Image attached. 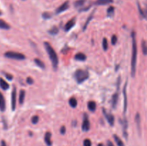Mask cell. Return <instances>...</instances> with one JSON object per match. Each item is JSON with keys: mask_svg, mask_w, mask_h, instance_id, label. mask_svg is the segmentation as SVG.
<instances>
[{"mask_svg": "<svg viewBox=\"0 0 147 146\" xmlns=\"http://www.w3.org/2000/svg\"><path fill=\"white\" fill-rule=\"evenodd\" d=\"M132 56L131 62V74L132 77H134L136 70V60H137V43H136V33L132 31Z\"/></svg>", "mask_w": 147, "mask_h": 146, "instance_id": "1", "label": "cell"}, {"mask_svg": "<svg viewBox=\"0 0 147 146\" xmlns=\"http://www.w3.org/2000/svg\"><path fill=\"white\" fill-rule=\"evenodd\" d=\"M44 47L45 48L46 51H47V54H48L49 58H50V61H51L53 69H54V70H56L57 69V67H58L59 63V60L57 53L55 52L53 47L50 45V43L47 42H45Z\"/></svg>", "mask_w": 147, "mask_h": 146, "instance_id": "2", "label": "cell"}, {"mask_svg": "<svg viewBox=\"0 0 147 146\" xmlns=\"http://www.w3.org/2000/svg\"><path fill=\"white\" fill-rule=\"evenodd\" d=\"M74 78L78 84H81L89 77V73L87 70L78 69L74 72Z\"/></svg>", "mask_w": 147, "mask_h": 146, "instance_id": "3", "label": "cell"}, {"mask_svg": "<svg viewBox=\"0 0 147 146\" xmlns=\"http://www.w3.org/2000/svg\"><path fill=\"white\" fill-rule=\"evenodd\" d=\"M4 57L9 59H12L16 60H25L26 57L24 54L20 52H16L8 51L4 53Z\"/></svg>", "mask_w": 147, "mask_h": 146, "instance_id": "4", "label": "cell"}, {"mask_svg": "<svg viewBox=\"0 0 147 146\" xmlns=\"http://www.w3.org/2000/svg\"><path fill=\"white\" fill-rule=\"evenodd\" d=\"M90 121L88 120V116L87 114L85 113L84 115H83V123H82V130L84 132H87L90 130Z\"/></svg>", "mask_w": 147, "mask_h": 146, "instance_id": "5", "label": "cell"}, {"mask_svg": "<svg viewBox=\"0 0 147 146\" xmlns=\"http://www.w3.org/2000/svg\"><path fill=\"white\" fill-rule=\"evenodd\" d=\"M16 105H17V88L15 86L13 87L12 91H11V110L14 111L16 109Z\"/></svg>", "mask_w": 147, "mask_h": 146, "instance_id": "6", "label": "cell"}, {"mask_svg": "<svg viewBox=\"0 0 147 146\" xmlns=\"http://www.w3.org/2000/svg\"><path fill=\"white\" fill-rule=\"evenodd\" d=\"M69 7H70V2H69V1H65L63 4H62L60 7H58L57 9H56L55 14H60V13L66 11V10H67Z\"/></svg>", "mask_w": 147, "mask_h": 146, "instance_id": "7", "label": "cell"}, {"mask_svg": "<svg viewBox=\"0 0 147 146\" xmlns=\"http://www.w3.org/2000/svg\"><path fill=\"white\" fill-rule=\"evenodd\" d=\"M103 115H104L105 117H106V120L108 121V123H109L111 126H113L114 125V122H115V119H114V116L111 113H109L106 112V110H105L104 108L103 109Z\"/></svg>", "mask_w": 147, "mask_h": 146, "instance_id": "8", "label": "cell"}, {"mask_svg": "<svg viewBox=\"0 0 147 146\" xmlns=\"http://www.w3.org/2000/svg\"><path fill=\"white\" fill-rule=\"evenodd\" d=\"M126 87H127V82L125 84L124 87H123V114H126V110H127V104H128V100H127V93H126Z\"/></svg>", "mask_w": 147, "mask_h": 146, "instance_id": "9", "label": "cell"}, {"mask_svg": "<svg viewBox=\"0 0 147 146\" xmlns=\"http://www.w3.org/2000/svg\"><path fill=\"white\" fill-rule=\"evenodd\" d=\"M121 123L122 125V127H123V136L126 139L128 138V133H127V128H128V121L127 119L126 118V117H123V119L122 120H121Z\"/></svg>", "mask_w": 147, "mask_h": 146, "instance_id": "10", "label": "cell"}, {"mask_svg": "<svg viewBox=\"0 0 147 146\" xmlns=\"http://www.w3.org/2000/svg\"><path fill=\"white\" fill-rule=\"evenodd\" d=\"M76 17H74V18H73V19H71L70 20H69V21L66 23L65 25V27H64L65 31H70V30L73 27H74L75 24H76Z\"/></svg>", "mask_w": 147, "mask_h": 146, "instance_id": "11", "label": "cell"}, {"mask_svg": "<svg viewBox=\"0 0 147 146\" xmlns=\"http://www.w3.org/2000/svg\"><path fill=\"white\" fill-rule=\"evenodd\" d=\"M117 90V92H115L114 94H113V96H112V100H111V105H112V107H113V109H115L116 107V105H117L118 104V101H119V92H118Z\"/></svg>", "mask_w": 147, "mask_h": 146, "instance_id": "12", "label": "cell"}, {"mask_svg": "<svg viewBox=\"0 0 147 146\" xmlns=\"http://www.w3.org/2000/svg\"><path fill=\"white\" fill-rule=\"evenodd\" d=\"M51 137H52V134L51 133H50V132H47V133H45V135L44 140H45V142L46 145H47V146H52V144H53L51 140Z\"/></svg>", "mask_w": 147, "mask_h": 146, "instance_id": "13", "label": "cell"}, {"mask_svg": "<svg viewBox=\"0 0 147 146\" xmlns=\"http://www.w3.org/2000/svg\"><path fill=\"white\" fill-rule=\"evenodd\" d=\"M86 0H76L73 4H74V7L76 8L80 9L83 8V7H84L86 6Z\"/></svg>", "mask_w": 147, "mask_h": 146, "instance_id": "14", "label": "cell"}, {"mask_svg": "<svg viewBox=\"0 0 147 146\" xmlns=\"http://www.w3.org/2000/svg\"><path fill=\"white\" fill-rule=\"evenodd\" d=\"M6 110V102L2 93L0 92V110L4 112Z\"/></svg>", "mask_w": 147, "mask_h": 146, "instance_id": "15", "label": "cell"}, {"mask_svg": "<svg viewBox=\"0 0 147 146\" xmlns=\"http://www.w3.org/2000/svg\"><path fill=\"white\" fill-rule=\"evenodd\" d=\"M74 59L76 60H77V61L83 62V61H86V59H87V57H86V54H83V53L79 52V53H77V54L75 55Z\"/></svg>", "mask_w": 147, "mask_h": 146, "instance_id": "16", "label": "cell"}, {"mask_svg": "<svg viewBox=\"0 0 147 146\" xmlns=\"http://www.w3.org/2000/svg\"><path fill=\"white\" fill-rule=\"evenodd\" d=\"M113 2V0H96L94 2L96 5H107V4H111Z\"/></svg>", "mask_w": 147, "mask_h": 146, "instance_id": "17", "label": "cell"}, {"mask_svg": "<svg viewBox=\"0 0 147 146\" xmlns=\"http://www.w3.org/2000/svg\"><path fill=\"white\" fill-rule=\"evenodd\" d=\"M135 122H136V127H137L138 131L140 133L141 132V116L139 113H136V116H135Z\"/></svg>", "mask_w": 147, "mask_h": 146, "instance_id": "18", "label": "cell"}, {"mask_svg": "<svg viewBox=\"0 0 147 146\" xmlns=\"http://www.w3.org/2000/svg\"><path fill=\"white\" fill-rule=\"evenodd\" d=\"M94 13H95V10H93V11L91 12V14L89 15V17H88L87 20L86 21V22H85L84 25H83V31H85V30L86 29V28H87L88 25V24L90 23V21H91L92 19L93 18V15H94Z\"/></svg>", "mask_w": 147, "mask_h": 146, "instance_id": "19", "label": "cell"}, {"mask_svg": "<svg viewBox=\"0 0 147 146\" xmlns=\"http://www.w3.org/2000/svg\"><path fill=\"white\" fill-rule=\"evenodd\" d=\"M0 87L4 90H7L9 88V84L2 78H0Z\"/></svg>", "mask_w": 147, "mask_h": 146, "instance_id": "20", "label": "cell"}, {"mask_svg": "<svg viewBox=\"0 0 147 146\" xmlns=\"http://www.w3.org/2000/svg\"><path fill=\"white\" fill-rule=\"evenodd\" d=\"M24 98H25V91L24 90H21L19 94V102L20 104H22L24 103Z\"/></svg>", "mask_w": 147, "mask_h": 146, "instance_id": "21", "label": "cell"}, {"mask_svg": "<svg viewBox=\"0 0 147 146\" xmlns=\"http://www.w3.org/2000/svg\"><path fill=\"white\" fill-rule=\"evenodd\" d=\"M88 108L90 112H95L96 110V103L94 101H89L88 103Z\"/></svg>", "mask_w": 147, "mask_h": 146, "instance_id": "22", "label": "cell"}, {"mask_svg": "<svg viewBox=\"0 0 147 146\" xmlns=\"http://www.w3.org/2000/svg\"><path fill=\"white\" fill-rule=\"evenodd\" d=\"M0 29H5V30H8L10 29V26L9 24H7L5 21L2 19H0Z\"/></svg>", "mask_w": 147, "mask_h": 146, "instance_id": "23", "label": "cell"}, {"mask_svg": "<svg viewBox=\"0 0 147 146\" xmlns=\"http://www.w3.org/2000/svg\"><path fill=\"white\" fill-rule=\"evenodd\" d=\"M34 63H35V64L37 66V67H40L41 69L45 68V65L44 62H43L41 60H40V59L35 58L34 60Z\"/></svg>", "mask_w": 147, "mask_h": 146, "instance_id": "24", "label": "cell"}, {"mask_svg": "<svg viewBox=\"0 0 147 146\" xmlns=\"http://www.w3.org/2000/svg\"><path fill=\"white\" fill-rule=\"evenodd\" d=\"M69 104H70V107H73V108H75V107H77L78 101L77 100H76V97H72L71 98H70V100H69Z\"/></svg>", "mask_w": 147, "mask_h": 146, "instance_id": "25", "label": "cell"}, {"mask_svg": "<svg viewBox=\"0 0 147 146\" xmlns=\"http://www.w3.org/2000/svg\"><path fill=\"white\" fill-rule=\"evenodd\" d=\"M115 7L113 6H110L107 9V16L109 17H112L114 15Z\"/></svg>", "mask_w": 147, "mask_h": 146, "instance_id": "26", "label": "cell"}, {"mask_svg": "<svg viewBox=\"0 0 147 146\" xmlns=\"http://www.w3.org/2000/svg\"><path fill=\"white\" fill-rule=\"evenodd\" d=\"M113 138H114L115 142H116V145L118 146H125V145L123 144V141L121 140V138L119 137H118L116 135H113Z\"/></svg>", "mask_w": 147, "mask_h": 146, "instance_id": "27", "label": "cell"}, {"mask_svg": "<svg viewBox=\"0 0 147 146\" xmlns=\"http://www.w3.org/2000/svg\"><path fill=\"white\" fill-rule=\"evenodd\" d=\"M59 32V29L58 27H55V26H54V27H52L50 29L48 30V33L50 34H51V35H56V34H57V33Z\"/></svg>", "mask_w": 147, "mask_h": 146, "instance_id": "28", "label": "cell"}, {"mask_svg": "<svg viewBox=\"0 0 147 146\" xmlns=\"http://www.w3.org/2000/svg\"><path fill=\"white\" fill-rule=\"evenodd\" d=\"M142 49L144 55H147V43L145 40H142Z\"/></svg>", "mask_w": 147, "mask_h": 146, "instance_id": "29", "label": "cell"}, {"mask_svg": "<svg viewBox=\"0 0 147 146\" xmlns=\"http://www.w3.org/2000/svg\"><path fill=\"white\" fill-rule=\"evenodd\" d=\"M102 47H103V50L106 51L109 49V42L106 38H103V41H102Z\"/></svg>", "mask_w": 147, "mask_h": 146, "instance_id": "30", "label": "cell"}, {"mask_svg": "<svg viewBox=\"0 0 147 146\" xmlns=\"http://www.w3.org/2000/svg\"><path fill=\"white\" fill-rule=\"evenodd\" d=\"M42 18L45 19H50L52 17V14L51 13L48 12V11H45V12H43L42 14Z\"/></svg>", "mask_w": 147, "mask_h": 146, "instance_id": "31", "label": "cell"}, {"mask_svg": "<svg viewBox=\"0 0 147 146\" xmlns=\"http://www.w3.org/2000/svg\"><path fill=\"white\" fill-rule=\"evenodd\" d=\"M83 146H92V143L90 139H85L83 140Z\"/></svg>", "mask_w": 147, "mask_h": 146, "instance_id": "32", "label": "cell"}, {"mask_svg": "<svg viewBox=\"0 0 147 146\" xmlns=\"http://www.w3.org/2000/svg\"><path fill=\"white\" fill-rule=\"evenodd\" d=\"M32 123L34 125H36L39 122V117L37 115H34L32 117Z\"/></svg>", "mask_w": 147, "mask_h": 146, "instance_id": "33", "label": "cell"}, {"mask_svg": "<svg viewBox=\"0 0 147 146\" xmlns=\"http://www.w3.org/2000/svg\"><path fill=\"white\" fill-rule=\"evenodd\" d=\"M117 40H118L117 36L113 34L111 37V44H113V45H115V44H116V42H117Z\"/></svg>", "mask_w": 147, "mask_h": 146, "instance_id": "34", "label": "cell"}, {"mask_svg": "<svg viewBox=\"0 0 147 146\" xmlns=\"http://www.w3.org/2000/svg\"><path fill=\"white\" fill-rule=\"evenodd\" d=\"M138 9H139V14H140V15L142 16V17H144V10L142 9V7H141V6H140V4H139V3H138Z\"/></svg>", "mask_w": 147, "mask_h": 146, "instance_id": "35", "label": "cell"}, {"mask_svg": "<svg viewBox=\"0 0 147 146\" xmlns=\"http://www.w3.org/2000/svg\"><path fill=\"white\" fill-rule=\"evenodd\" d=\"M60 134L64 135L65 133V132H66V127H65V126H64V125L62 126V127H60Z\"/></svg>", "mask_w": 147, "mask_h": 146, "instance_id": "36", "label": "cell"}, {"mask_svg": "<svg viewBox=\"0 0 147 146\" xmlns=\"http://www.w3.org/2000/svg\"><path fill=\"white\" fill-rule=\"evenodd\" d=\"M4 76H5V77H6V78H7L8 80H12L13 76L11 75V74H8V73H5V74H4Z\"/></svg>", "mask_w": 147, "mask_h": 146, "instance_id": "37", "label": "cell"}, {"mask_svg": "<svg viewBox=\"0 0 147 146\" xmlns=\"http://www.w3.org/2000/svg\"><path fill=\"white\" fill-rule=\"evenodd\" d=\"M27 84H32L33 83H34V80H33L32 78H31V77H27Z\"/></svg>", "mask_w": 147, "mask_h": 146, "instance_id": "38", "label": "cell"}, {"mask_svg": "<svg viewBox=\"0 0 147 146\" xmlns=\"http://www.w3.org/2000/svg\"><path fill=\"white\" fill-rule=\"evenodd\" d=\"M107 146H114V145H113V143H112L111 141H110V140H108V141H107Z\"/></svg>", "mask_w": 147, "mask_h": 146, "instance_id": "39", "label": "cell"}, {"mask_svg": "<svg viewBox=\"0 0 147 146\" xmlns=\"http://www.w3.org/2000/svg\"><path fill=\"white\" fill-rule=\"evenodd\" d=\"M144 18H146L147 19V7L146 9L144 10Z\"/></svg>", "mask_w": 147, "mask_h": 146, "instance_id": "40", "label": "cell"}, {"mask_svg": "<svg viewBox=\"0 0 147 146\" xmlns=\"http://www.w3.org/2000/svg\"><path fill=\"white\" fill-rule=\"evenodd\" d=\"M1 146H7V144H6V143H5V141H4V140H1Z\"/></svg>", "mask_w": 147, "mask_h": 146, "instance_id": "41", "label": "cell"}, {"mask_svg": "<svg viewBox=\"0 0 147 146\" xmlns=\"http://www.w3.org/2000/svg\"><path fill=\"white\" fill-rule=\"evenodd\" d=\"M98 146H104V145H103V143H99V144L98 145Z\"/></svg>", "mask_w": 147, "mask_h": 146, "instance_id": "42", "label": "cell"}, {"mask_svg": "<svg viewBox=\"0 0 147 146\" xmlns=\"http://www.w3.org/2000/svg\"><path fill=\"white\" fill-rule=\"evenodd\" d=\"M1 14H2V13H1V11H0V15H1Z\"/></svg>", "mask_w": 147, "mask_h": 146, "instance_id": "43", "label": "cell"}, {"mask_svg": "<svg viewBox=\"0 0 147 146\" xmlns=\"http://www.w3.org/2000/svg\"><path fill=\"white\" fill-rule=\"evenodd\" d=\"M22 1H24V0H22Z\"/></svg>", "mask_w": 147, "mask_h": 146, "instance_id": "44", "label": "cell"}]
</instances>
